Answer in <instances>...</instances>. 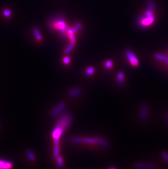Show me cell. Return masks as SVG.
Segmentation results:
<instances>
[{"mask_svg": "<svg viewBox=\"0 0 168 169\" xmlns=\"http://www.w3.org/2000/svg\"><path fill=\"white\" fill-rule=\"evenodd\" d=\"M125 55L127 58L129 60L130 64L136 67L139 65V61L135 54L130 50H127L125 52Z\"/></svg>", "mask_w": 168, "mask_h": 169, "instance_id": "cell-3", "label": "cell"}, {"mask_svg": "<svg viewBox=\"0 0 168 169\" xmlns=\"http://www.w3.org/2000/svg\"><path fill=\"white\" fill-rule=\"evenodd\" d=\"M70 59L68 56H66L63 57V63L64 65H68L70 63Z\"/></svg>", "mask_w": 168, "mask_h": 169, "instance_id": "cell-24", "label": "cell"}, {"mask_svg": "<svg viewBox=\"0 0 168 169\" xmlns=\"http://www.w3.org/2000/svg\"><path fill=\"white\" fill-rule=\"evenodd\" d=\"M13 164L11 161L4 160L0 159V168L7 169L12 168Z\"/></svg>", "mask_w": 168, "mask_h": 169, "instance_id": "cell-8", "label": "cell"}, {"mask_svg": "<svg viewBox=\"0 0 168 169\" xmlns=\"http://www.w3.org/2000/svg\"><path fill=\"white\" fill-rule=\"evenodd\" d=\"M145 16H147L153 15V12H152V11H150V10H148V11H146L145 12Z\"/></svg>", "mask_w": 168, "mask_h": 169, "instance_id": "cell-26", "label": "cell"}, {"mask_svg": "<svg viewBox=\"0 0 168 169\" xmlns=\"http://www.w3.org/2000/svg\"><path fill=\"white\" fill-rule=\"evenodd\" d=\"M148 10L151 11L152 12H154L156 8V5L155 3L153 0H148Z\"/></svg>", "mask_w": 168, "mask_h": 169, "instance_id": "cell-16", "label": "cell"}, {"mask_svg": "<svg viewBox=\"0 0 168 169\" xmlns=\"http://www.w3.org/2000/svg\"><path fill=\"white\" fill-rule=\"evenodd\" d=\"M154 58H155L156 60L164 62V63L165 60H166L168 56L161 54V53H156V54H154Z\"/></svg>", "mask_w": 168, "mask_h": 169, "instance_id": "cell-12", "label": "cell"}, {"mask_svg": "<svg viewBox=\"0 0 168 169\" xmlns=\"http://www.w3.org/2000/svg\"><path fill=\"white\" fill-rule=\"evenodd\" d=\"M95 71V70L94 67H89L86 69L85 72L86 75H91L94 73Z\"/></svg>", "mask_w": 168, "mask_h": 169, "instance_id": "cell-20", "label": "cell"}, {"mask_svg": "<svg viewBox=\"0 0 168 169\" xmlns=\"http://www.w3.org/2000/svg\"><path fill=\"white\" fill-rule=\"evenodd\" d=\"M117 80L120 84H123L125 82V74L123 72H119L117 74Z\"/></svg>", "mask_w": 168, "mask_h": 169, "instance_id": "cell-13", "label": "cell"}, {"mask_svg": "<svg viewBox=\"0 0 168 169\" xmlns=\"http://www.w3.org/2000/svg\"><path fill=\"white\" fill-rule=\"evenodd\" d=\"M67 33L69 36L70 41H71V42H72V43H76V38H75L74 33L73 32L72 29L67 27Z\"/></svg>", "mask_w": 168, "mask_h": 169, "instance_id": "cell-11", "label": "cell"}, {"mask_svg": "<svg viewBox=\"0 0 168 169\" xmlns=\"http://www.w3.org/2000/svg\"><path fill=\"white\" fill-rule=\"evenodd\" d=\"M150 113V109L148 106L146 105L143 104L141 106L139 113V117L142 121H145L148 118Z\"/></svg>", "mask_w": 168, "mask_h": 169, "instance_id": "cell-2", "label": "cell"}, {"mask_svg": "<svg viewBox=\"0 0 168 169\" xmlns=\"http://www.w3.org/2000/svg\"><path fill=\"white\" fill-rule=\"evenodd\" d=\"M66 107V104L64 102H61V103L59 104L56 106H55L54 108H52L50 112V116L52 117H56L57 115L59 114Z\"/></svg>", "mask_w": 168, "mask_h": 169, "instance_id": "cell-6", "label": "cell"}, {"mask_svg": "<svg viewBox=\"0 0 168 169\" xmlns=\"http://www.w3.org/2000/svg\"><path fill=\"white\" fill-rule=\"evenodd\" d=\"M74 46H75V43L71 42V43L69 44L68 46L64 49V54H68V53H69L70 52V51H72V50L74 48Z\"/></svg>", "mask_w": 168, "mask_h": 169, "instance_id": "cell-18", "label": "cell"}, {"mask_svg": "<svg viewBox=\"0 0 168 169\" xmlns=\"http://www.w3.org/2000/svg\"><path fill=\"white\" fill-rule=\"evenodd\" d=\"M59 153H60L59 145H55L54 148V153H53V155H54V158H57L59 156Z\"/></svg>", "mask_w": 168, "mask_h": 169, "instance_id": "cell-19", "label": "cell"}, {"mask_svg": "<svg viewBox=\"0 0 168 169\" xmlns=\"http://www.w3.org/2000/svg\"><path fill=\"white\" fill-rule=\"evenodd\" d=\"M26 155H27V157H28V158L30 160H31V162H34L35 160V159H36V157H35L34 154L33 153V152L31 150H27V151H26Z\"/></svg>", "mask_w": 168, "mask_h": 169, "instance_id": "cell-15", "label": "cell"}, {"mask_svg": "<svg viewBox=\"0 0 168 169\" xmlns=\"http://www.w3.org/2000/svg\"><path fill=\"white\" fill-rule=\"evenodd\" d=\"M113 64V62L111 60H107L105 63V67L107 69H110V68L112 67Z\"/></svg>", "mask_w": 168, "mask_h": 169, "instance_id": "cell-23", "label": "cell"}, {"mask_svg": "<svg viewBox=\"0 0 168 169\" xmlns=\"http://www.w3.org/2000/svg\"><path fill=\"white\" fill-rule=\"evenodd\" d=\"M81 24L80 23H78L74 26V28L72 29L74 33H77L79 30L81 29Z\"/></svg>", "mask_w": 168, "mask_h": 169, "instance_id": "cell-22", "label": "cell"}, {"mask_svg": "<svg viewBox=\"0 0 168 169\" xmlns=\"http://www.w3.org/2000/svg\"><path fill=\"white\" fill-rule=\"evenodd\" d=\"M70 141L74 143H88V144H97L96 138L88 137H72L70 138Z\"/></svg>", "mask_w": 168, "mask_h": 169, "instance_id": "cell-1", "label": "cell"}, {"mask_svg": "<svg viewBox=\"0 0 168 169\" xmlns=\"http://www.w3.org/2000/svg\"><path fill=\"white\" fill-rule=\"evenodd\" d=\"M164 63L166 64V65L167 66H168V56H167V59H166V60H165V61L164 62Z\"/></svg>", "mask_w": 168, "mask_h": 169, "instance_id": "cell-27", "label": "cell"}, {"mask_svg": "<svg viewBox=\"0 0 168 169\" xmlns=\"http://www.w3.org/2000/svg\"><path fill=\"white\" fill-rule=\"evenodd\" d=\"M3 14L5 16L8 17V16H10L11 15V12L10 10H4V12H3Z\"/></svg>", "mask_w": 168, "mask_h": 169, "instance_id": "cell-25", "label": "cell"}, {"mask_svg": "<svg viewBox=\"0 0 168 169\" xmlns=\"http://www.w3.org/2000/svg\"><path fill=\"white\" fill-rule=\"evenodd\" d=\"M161 155L164 162L167 164H168V153L166 152H163L161 154Z\"/></svg>", "mask_w": 168, "mask_h": 169, "instance_id": "cell-21", "label": "cell"}, {"mask_svg": "<svg viewBox=\"0 0 168 169\" xmlns=\"http://www.w3.org/2000/svg\"><path fill=\"white\" fill-rule=\"evenodd\" d=\"M95 138L96 139L97 144H99L101 146H102L103 147H108L109 146V144L107 141H106L103 139L102 138H100L99 137H96Z\"/></svg>", "mask_w": 168, "mask_h": 169, "instance_id": "cell-10", "label": "cell"}, {"mask_svg": "<svg viewBox=\"0 0 168 169\" xmlns=\"http://www.w3.org/2000/svg\"><path fill=\"white\" fill-rule=\"evenodd\" d=\"M82 91L80 88H75L73 89H72L69 91V96L71 97H76L81 94Z\"/></svg>", "mask_w": 168, "mask_h": 169, "instance_id": "cell-9", "label": "cell"}, {"mask_svg": "<svg viewBox=\"0 0 168 169\" xmlns=\"http://www.w3.org/2000/svg\"><path fill=\"white\" fill-rule=\"evenodd\" d=\"M57 166L59 168H63L64 166V163H63V158H62L61 156H59L57 158Z\"/></svg>", "mask_w": 168, "mask_h": 169, "instance_id": "cell-17", "label": "cell"}, {"mask_svg": "<svg viewBox=\"0 0 168 169\" xmlns=\"http://www.w3.org/2000/svg\"><path fill=\"white\" fill-rule=\"evenodd\" d=\"M155 20V18L154 15L152 16H145L141 18V19L139 21V24L141 26L143 27L146 28L148 27L150 25H151Z\"/></svg>", "mask_w": 168, "mask_h": 169, "instance_id": "cell-4", "label": "cell"}, {"mask_svg": "<svg viewBox=\"0 0 168 169\" xmlns=\"http://www.w3.org/2000/svg\"><path fill=\"white\" fill-rule=\"evenodd\" d=\"M53 25H54L55 29H59L61 31L62 35L63 37H66V36H67L66 32H67V27L66 26V23L64 21L61 20L59 21H56Z\"/></svg>", "mask_w": 168, "mask_h": 169, "instance_id": "cell-5", "label": "cell"}, {"mask_svg": "<svg viewBox=\"0 0 168 169\" xmlns=\"http://www.w3.org/2000/svg\"><path fill=\"white\" fill-rule=\"evenodd\" d=\"M166 119L167 120V121H168V114L166 115Z\"/></svg>", "mask_w": 168, "mask_h": 169, "instance_id": "cell-28", "label": "cell"}, {"mask_svg": "<svg viewBox=\"0 0 168 169\" xmlns=\"http://www.w3.org/2000/svg\"><path fill=\"white\" fill-rule=\"evenodd\" d=\"M33 32L34 35L35 37L36 38V39L38 40V41H41L42 39V36L39 32V30L37 28H33Z\"/></svg>", "mask_w": 168, "mask_h": 169, "instance_id": "cell-14", "label": "cell"}, {"mask_svg": "<svg viewBox=\"0 0 168 169\" xmlns=\"http://www.w3.org/2000/svg\"><path fill=\"white\" fill-rule=\"evenodd\" d=\"M134 167L136 168H145V169H154L158 167L156 164L148 163H136L134 164Z\"/></svg>", "mask_w": 168, "mask_h": 169, "instance_id": "cell-7", "label": "cell"}]
</instances>
